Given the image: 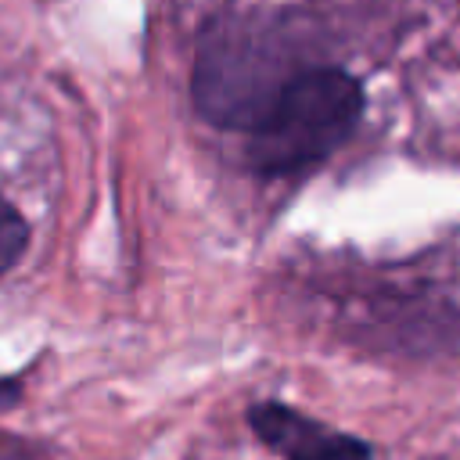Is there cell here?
<instances>
[{
	"instance_id": "2",
	"label": "cell",
	"mask_w": 460,
	"mask_h": 460,
	"mask_svg": "<svg viewBox=\"0 0 460 460\" xmlns=\"http://www.w3.org/2000/svg\"><path fill=\"white\" fill-rule=\"evenodd\" d=\"M291 75L284 72L270 29L244 18H223L205 29L198 47L194 108L219 129L252 133Z\"/></svg>"
},
{
	"instance_id": "4",
	"label": "cell",
	"mask_w": 460,
	"mask_h": 460,
	"mask_svg": "<svg viewBox=\"0 0 460 460\" xmlns=\"http://www.w3.org/2000/svg\"><path fill=\"white\" fill-rule=\"evenodd\" d=\"M25 244H29V226H25V219H22L7 201H0V273H7V270L22 259Z\"/></svg>"
},
{
	"instance_id": "1",
	"label": "cell",
	"mask_w": 460,
	"mask_h": 460,
	"mask_svg": "<svg viewBox=\"0 0 460 460\" xmlns=\"http://www.w3.org/2000/svg\"><path fill=\"white\" fill-rule=\"evenodd\" d=\"M363 86L341 68H298L248 133V165L262 176L302 172L331 158L359 126Z\"/></svg>"
},
{
	"instance_id": "3",
	"label": "cell",
	"mask_w": 460,
	"mask_h": 460,
	"mask_svg": "<svg viewBox=\"0 0 460 460\" xmlns=\"http://www.w3.org/2000/svg\"><path fill=\"white\" fill-rule=\"evenodd\" d=\"M248 424L284 460H374V453L363 438L334 431V428L298 413L295 406H284L273 399L255 402L248 410Z\"/></svg>"
}]
</instances>
